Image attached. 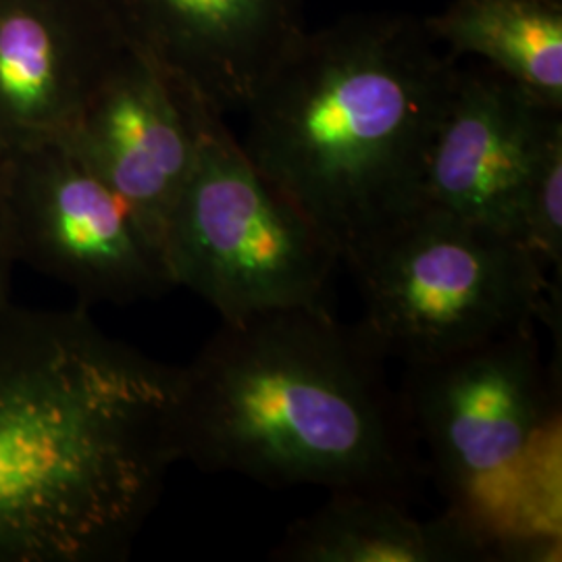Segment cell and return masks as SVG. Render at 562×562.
<instances>
[{"label":"cell","instance_id":"3","mask_svg":"<svg viewBox=\"0 0 562 562\" xmlns=\"http://www.w3.org/2000/svg\"><path fill=\"white\" fill-rule=\"evenodd\" d=\"M457 71L406 15L304 32L244 109L241 148L348 265L422 206Z\"/></svg>","mask_w":562,"mask_h":562},{"label":"cell","instance_id":"11","mask_svg":"<svg viewBox=\"0 0 562 562\" xmlns=\"http://www.w3.org/2000/svg\"><path fill=\"white\" fill-rule=\"evenodd\" d=\"M125 48L101 0H0V150L59 142Z\"/></svg>","mask_w":562,"mask_h":562},{"label":"cell","instance_id":"9","mask_svg":"<svg viewBox=\"0 0 562 562\" xmlns=\"http://www.w3.org/2000/svg\"><path fill=\"white\" fill-rule=\"evenodd\" d=\"M127 48L209 102L244 111L306 32L302 0H101Z\"/></svg>","mask_w":562,"mask_h":562},{"label":"cell","instance_id":"4","mask_svg":"<svg viewBox=\"0 0 562 562\" xmlns=\"http://www.w3.org/2000/svg\"><path fill=\"white\" fill-rule=\"evenodd\" d=\"M448 513L501 554L554 542V385L536 323L436 361L406 364L398 390Z\"/></svg>","mask_w":562,"mask_h":562},{"label":"cell","instance_id":"12","mask_svg":"<svg viewBox=\"0 0 562 562\" xmlns=\"http://www.w3.org/2000/svg\"><path fill=\"white\" fill-rule=\"evenodd\" d=\"M281 562H475L498 548L452 513L423 521L402 498L380 492H331L285 531L271 552Z\"/></svg>","mask_w":562,"mask_h":562},{"label":"cell","instance_id":"14","mask_svg":"<svg viewBox=\"0 0 562 562\" xmlns=\"http://www.w3.org/2000/svg\"><path fill=\"white\" fill-rule=\"evenodd\" d=\"M515 238L546 269L562 261V120L546 134L522 188Z\"/></svg>","mask_w":562,"mask_h":562},{"label":"cell","instance_id":"8","mask_svg":"<svg viewBox=\"0 0 562 562\" xmlns=\"http://www.w3.org/2000/svg\"><path fill=\"white\" fill-rule=\"evenodd\" d=\"M196 99L153 60L125 48L59 140L132 209L161 248L196 159Z\"/></svg>","mask_w":562,"mask_h":562},{"label":"cell","instance_id":"6","mask_svg":"<svg viewBox=\"0 0 562 562\" xmlns=\"http://www.w3.org/2000/svg\"><path fill=\"white\" fill-rule=\"evenodd\" d=\"M196 132V159L162 240L173 285L201 296L222 322L325 306L336 250L202 99Z\"/></svg>","mask_w":562,"mask_h":562},{"label":"cell","instance_id":"1","mask_svg":"<svg viewBox=\"0 0 562 562\" xmlns=\"http://www.w3.org/2000/svg\"><path fill=\"white\" fill-rule=\"evenodd\" d=\"M173 387L83 308H0V562L130 554L178 462Z\"/></svg>","mask_w":562,"mask_h":562},{"label":"cell","instance_id":"5","mask_svg":"<svg viewBox=\"0 0 562 562\" xmlns=\"http://www.w3.org/2000/svg\"><path fill=\"white\" fill-rule=\"evenodd\" d=\"M348 267L364 334L404 364L533 325L548 308V269L521 241L425 202Z\"/></svg>","mask_w":562,"mask_h":562},{"label":"cell","instance_id":"10","mask_svg":"<svg viewBox=\"0 0 562 562\" xmlns=\"http://www.w3.org/2000/svg\"><path fill=\"white\" fill-rule=\"evenodd\" d=\"M561 120V109L498 71L459 67L427 155L423 202L515 238L529 169Z\"/></svg>","mask_w":562,"mask_h":562},{"label":"cell","instance_id":"13","mask_svg":"<svg viewBox=\"0 0 562 562\" xmlns=\"http://www.w3.org/2000/svg\"><path fill=\"white\" fill-rule=\"evenodd\" d=\"M448 55H471L562 111V0H452L423 20Z\"/></svg>","mask_w":562,"mask_h":562},{"label":"cell","instance_id":"7","mask_svg":"<svg viewBox=\"0 0 562 562\" xmlns=\"http://www.w3.org/2000/svg\"><path fill=\"white\" fill-rule=\"evenodd\" d=\"M7 204L15 261L81 301L130 304L176 288L161 244L63 142L9 155Z\"/></svg>","mask_w":562,"mask_h":562},{"label":"cell","instance_id":"2","mask_svg":"<svg viewBox=\"0 0 562 562\" xmlns=\"http://www.w3.org/2000/svg\"><path fill=\"white\" fill-rule=\"evenodd\" d=\"M385 357L327 306L222 322L176 367L178 462L269 487L317 485L402 498L422 471Z\"/></svg>","mask_w":562,"mask_h":562},{"label":"cell","instance_id":"15","mask_svg":"<svg viewBox=\"0 0 562 562\" xmlns=\"http://www.w3.org/2000/svg\"><path fill=\"white\" fill-rule=\"evenodd\" d=\"M7 161L9 153L0 150V308L11 302V273L15 261L13 238L9 225V204H7Z\"/></svg>","mask_w":562,"mask_h":562}]
</instances>
